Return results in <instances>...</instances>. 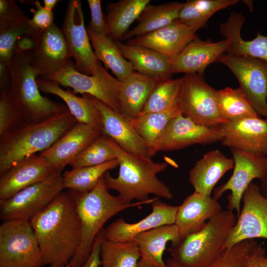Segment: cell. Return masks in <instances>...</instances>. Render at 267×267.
<instances>
[{
    "mask_svg": "<svg viewBox=\"0 0 267 267\" xmlns=\"http://www.w3.org/2000/svg\"><path fill=\"white\" fill-rule=\"evenodd\" d=\"M30 222L39 245L42 267H66L82 236L81 221L68 191L60 192Z\"/></svg>",
    "mask_w": 267,
    "mask_h": 267,
    "instance_id": "cell-1",
    "label": "cell"
},
{
    "mask_svg": "<svg viewBox=\"0 0 267 267\" xmlns=\"http://www.w3.org/2000/svg\"><path fill=\"white\" fill-rule=\"evenodd\" d=\"M114 148L118 161L119 171L117 177L109 172L103 176L108 189L116 191L125 202L132 203L149 200V195L167 199L173 198L169 187L158 178L157 175L168 167L166 162L157 163L151 158L127 152L114 141Z\"/></svg>",
    "mask_w": 267,
    "mask_h": 267,
    "instance_id": "cell-2",
    "label": "cell"
},
{
    "mask_svg": "<svg viewBox=\"0 0 267 267\" xmlns=\"http://www.w3.org/2000/svg\"><path fill=\"white\" fill-rule=\"evenodd\" d=\"M68 191L74 202L81 221L82 236L76 253L66 267L81 266L87 261L96 237L108 220L128 208L151 204L156 198L127 203L119 196H113L109 192L103 177L89 192Z\"/></svg>",
    "mask_w": 267,
    "mask_h": 267,
    "instance_id": "cell-3",
    "label": "cell"
},
{
    "mask_svg": "<svg viewBox=\"0 0 267 267\" xmlns=\"http://www.w3.org/2000/svg\"><path fill=\"white\" fill-rule=\"evenodd\" d=\"M77 123L68 111L40 122H23L0 137V176L20 160L47 149Z\"/></svg>",
    "mask_w": 267,
    "mask_h": 267,
    "instance_id": "cell-4",
    "label": "cell"
},
{
    "mask_svg": "<svg viewBox=\"0 0 267 267\" xmlns=\"http://www.w3.org/2000/svg\"><path fill=\"white\" fill-rule=\"evenodd\" d=\"M237 217L232 211L222 210L198 231L181 240L170 251L172 258L186 267H205L223 251L226 239Z\"/></svg>",
    "mask_w": 267,
    "mask_h": 267,
    "instance_id": "cell-5",
    "label": "cell"
},
{
    "mask_svg": "<svg viewBox=\"0 0 267 267\" xmlns=\"http://www.w3.org/2000/svg\"><path fill=\"white\" fill-rule=\"evenodd\" d=\"M30 53H15L9 65L10 91L24 122L38 123L69 111L65 104L43 96L30 63Z\"/></svg>",
    "mask_w": 267,
    "mask_h": 267,
    "instance_id": "cell-6",
    "label": "cell"
},
{
    "mask_svg": "<svg viewBox=\"0 0 267 267\" xmlns=\"http://www.w3.org/2000/svg\"><path fill=\"white\" fill-rule=\"evenodd\" d=\"M39 245L29 221H3L0 226V267H41Z\"/></svg>",
    "mask_w": 267,
    "mask_h": 267,
    "instance_id": "cell-7",
    "label": "cell"
},
{
    "mask_svg": "<svg viewBox=\"0 0 267 267\" xmlns=\"http://www.w3.org/2000/svg\"><path fill=\"white\" fill-rule=\"evenodd\" d=\"M64 189L62 174L55 171L45 179L28 186L0 201V219L3 221H30L43 211Z\"/></svg>",
    "mask_w": 267,
    "mask_h": 267,
    "instance_id": "cell-8",
    "label": "cell"
},
{
    "mask_svg": "<svg viewBox=\"0 0 267 267\" xmlns=\"http://www.w3.org/2000/svg\"><path fill=\"white\" fill-rule=\"evenodd\" d=\"M74 64L44 78L72 88L75 94H89L120 113L119 94L121 82L109 73L99 61L96 72L91 75L79 72Z\"/></svg>",
    "mask_w": 267,
    "mask_h": 267,
    "instance_id": "cell-9",
    "label": "cell"
},
{
    "mask_svg": "<svg viewBox=\"0 0 267 267\" xmlns=\"http://www.w3.org/2000/svg\"><path fill=\"white\" fill-rule=\"evenodd\" d=\"M217 62L229 68L257 113L267 118V63L254 57L225 53Z\"/></svg>",
    "mask_w": 267,
    "mask_h": 267,
    "instance_id": "cell-10",
    "label": "cell"
},
{
    "mask_svg": "<svg viewBox=\"0 0 267 267\" xmlns=\"http://www.w3.org/2000/svg\"><path fill=\"white\" fill-rule=\"evenodd\" d=\"M182 79L179 104L183 115L205 126L223 124L218 108V90L198 74H185Z\"/></svg>",
    "mask_w": 267,
    "mask_h": 267,
    "instance_id": "cell-11",
    "label": "cell"
},
{
    "mask_svg": "<svg viewBox=\"0 0 267 267\" xmlns=\"http://www.w3.org/2000/svg\"><path fill=\"white\" fill-rule=\"evenodd\" d=\"M234 161L233 172L229 179L213 191V198L218 200L223 193L230 190L227 210L237 213L241 211V202L245 190L255 179L261 180L267 174V155L230 149Z\"/></svg>",
    "mask_w": 267,
    "mask_h": 267,
    "instance_id": "cell-12",
    "label": "cell"
},
{
    "mask_svg": "<svg viewBox=\"0 0 267 267\" xmlns=\"http://www.w3.org/2000/svg\"><path fill=\"white\" fill-rule=\"evenodd\" d=\"M242 202L240 214L224 249L246 240H267V200L262 194L258 184L252 182L249 185L243 193Z\"/></svg>",
    "mask_w": 267,
    "mask_h": 267,
    "instance_id": "cell-13",
    "label": "cell"
},
{
    "mask_svg": "<svg viewBox=\"0 0 267 267\" xmlns=\"http://www.w3.org/2000/svg\"><path fill=\"white\" fill-rule=\"evenodd\" d=\"M61 31L79 72L93 75L97 68L96 59L84 24L82 2L70 0L66 9Z\"/></svg>",
    "mask_w": 267,
    "mask_h": 267,
    "instance_id": "cell-14",
    "label": "cell"
},
{
    "mask_svg": "<svg viewBox=\"0 0 267 267\" xmlns=\"http://www.w3.org/2000/svg\"><path fill=\"white\" fill-rule=\"evenodd\" d=\"M61 30L53 23L48 29L37 31L35 45L30 53V63L37 76L46 78L73 62Z\"/></svg>",
    "mask_w": 267,
    "mask_h": 267,
    "instance_id": "cell-15",
    "label": "cell"
},
{
    "mask_svg": "<svg viewBox=\"0 0 267 267\" xmlns=\"http://www.w3.org/2000/svg\"><path fill=\"white\" fill-rule=\"evenodd\" d=\"M222 138L220 125H201L181 114L171 121L153 152L155 155L159 151L178 150L194 144H209L220 141Z\"/></svg>",
    "mask_w": 267,
    "mask_h": 267,
    "instance_id": "cell-16",
    "label": "cell"
},
{
    "mask_svg": "<svg viewBox=\"0 0 267 267\" xmlns=\"http://www.w3.org/2000/svg\"><path fill=\"white\" fill-rule=\"evenodd\" d=\"M220 127L223 146L267 155V118L246 117L228 121Z\"/></svg>",
    "mask_w": 267,
    "mask_h": 267,
    "instance_id": "cell-17",
    "label": "cell"
},
{
    "mask_svg": "<svg viewBox=\"0 0 267 267\" xmlns=\"http://www.w3.org/2000/svg\"><path fill=\"white\" fill-rule=\"evenodd\" d=\"M92 97L100 113L102 134L127 152L150 158L154 156L151 148L134 128L131 119Z\"/></svg>",
    "mask_w": 267,
    "mask_h": 267,
    "instance_id": "cell-18",
    "label": "cell"
},
{
    "mask_svg": "<svg viewBox=\"0 0 267 267\" xmlns=\"http://www.w3.org/2000/svg\"><path fill=\"white\" fill-rule=\"evenodd\" d=\"M102 134L99 127L78 122L46 150L39 153L55 171L63 169L98 136Z\"/></svg>",
    "mask_w": 267,
    "mask_h": 267,
    "instance_id": "cell-19",
    "label": "cell"
},
{
    "mask_svg": "<svg viewBox=\"0 0 267 267\" xmlns=\"http://www.w3.org/2000/svg\"><path fill=\"white\" fill-rule=\"evenodd\" d=\"M152 211L142 220L128 223L121 218L104 229L105 239L118 242L133 241L136 236L161 226L175 224L178 206L162 202L156 197Z\"/></svg>",
    "mask_w": 267,
    "mask_h": 267,
    "instance_id": "cell-20",
    "label": "cell"
},
{
    "mask_svg": "<svg viewBox=\"0 0 267 267\" xmlns=\"http://www.w3.org/2000/svg\"><path fill=\"white\" fill-rule=\"evenodd\" d=\"M54 171L40 155L34 154L20 160L0 176V202L45 179Z\"/></svg>",
    "mask_w": 267,
    "mask_h": 267,
    "instance_id": "cell-21",
    "label": "cell"
},
{
    "mask_svg": "<svg viewBox=\"0 0 267 267\" xmlns=\"http://www.w3.org/2000/svg\"><path fill=\"white\" fill-rule=\"evenodd\" d=\"M197 38L195 33L178 19L156 31L129 40L126 44L150 48L172 61L189 43Z\"/></svg>",
    "mask_w": 267,
    "mask_h": 267,
    "instance_id": "cell-22",
    "label": "cell"
},
{
    "mask_svg": "<svg viewBox=\"0 0 267 267\" xmlns=\"http://www.w3.org/2000/svg\"><path fill=\"white\" fill-rule=\"evenodd\" d=\"M228 41H202L198 38L189 43L172 61V74L183 73L202 76L205 69L226 52Z\"/></svg>",
    "mask_w": 267,
    "mask_h": 267,
    "instance_id": "cell-23",
    "label": "cell"
},
{
    "mask_svg": "<svg viewBox=\"0 0 267 267\" xmlns=\"http://www.w3.org/2000/svg\"><path fill=\"white\" fill-rule=\"evenodd\" d=\"M222 210L220 204L211 196L194 191L178 206L175 224L181 239L200 230Z\"/></svg>",
    "mask_w": 267,
    "mask_h": 267,
    "instance_id": "cell-24",
    "label": "cell"
},
{
    "mask_svg": "<svg viewBox=\"0 0 267 267\" xmlns=\"http://www.w3.org/2000/svg\"><path fill=\"white\" fill-rule=\"evenodd\" d=\"M233 166L232 158L227 157L219 150L209 151L190 170L189 182L194 191L211 196L217 183Z\"/></svg>",
    "mask_w": 267,
    "mask_h": 267,
    "instance_id": "cell-25",
    "label": "cell"
},
{
    "mask_svg": "<svg viewBox=\"0 0 267 267\" xmlns=\"http://www.w3.org/2000/svg\"><path fill=\"white\" fill-rule=\"evenodd\" d=\"M244 22L245 17L242 14L232 11L226 22L220 25L221 34L228 41L226 54L250 56L267 63V37L258 33L252 40H244L241 35Z\"/></svg>",
    "mask_w": 267,
    "mask_h": 267,
    "instance_id": "cell-26",
    "label": "cell"
},
{
    "mask_svg": "<svg viewBox=\"0 0 267 267\" xmlns=\"http://www.w3.org/2000/svg\"><path fill=\"white\" fill-rule=\"evenodd\" d=\"M161 79L133 71L121 82L119 94L120 113L131 120L139 116Z\"/></svg>",
    "mask_w": 267,
    "mask_h": 267,
    "instance_id": "cell-27",
    "label": "cell"
},
{
    "mask_svg": "<svg viewBox=\"0 0 267 267\" xmlns=\"http://www.w3.org/2000/svg\"><path fill=\"white\" fill-rule=\"evenodd\" d=\"M37 83L40 91L62 99L78 122L102 129L100 113L91 95L83 94L81 97L77 96L69 89L65 90L57 83L42 77L37 79Z\"/></svg>",
    "mask_w": 267,
    "mask_h": 267,
    "instance_id": "cell-28",
    "label": "cell"
},
{
    "mask_svg": "<svg viewBox=\"0 0 267 267\" xmlns=\"http://www.w3.org/2000/svg\"><path fill=\"white\" fill-rule=\"evenodd\" d=\"M115 42L134 71L153 78L171 79L172 61L169 58L146 47Z\"/></svg>",
    "mask_w": 267,
    "mask_h": 267,
    "instance_id": "cell-29",
    "label": "cell"
},
{
    "mask_svg": "<svg viewBox=\"0 0 267 267\" xmlns=\"http://www.w3.org/2000/svg\"><path fill=\"white\" fill-rule=\"evenodd\" d=\"M181 240L177 226L172 224L139 234L134 241L138 247L141 260L155 267H167L163 255L167 243L171 242L175 247Z\"/></svg>",
    "mask_w": 267,
    "mask_h": 267,
    "instance_id": "cell-30",
    "label": "cell"
},
{
    "mask_svg": "<svg viewBox=\"0 0 267 267\" xmlns=\"http://www.w3.org/2000/svg\"><path fill=\"white\" fill-rule=\"evenodd\" d=\"M150 0H120L106 5V36L115 41L122 40L131 25L137 19Z\"/></svg>",
    "mask_w": 267,
    "mask_h": 267,
    "instance_id": "cell-31",
    "label": "cell"
},
{
    "mask_svg": "<svg viewBox=\"0 0 267 267\" xmlns=\"http://www.w3.org/2000/svg\"><path fill=\"white\" fill-rule=\"evenodd\" d=\"M183 3L168 2L158 5L148 4L138 17L137 24L127 32L122 40H130L154 32L178 19Z\"/></svg>",
    "mask_w": 267,
    "mask_h": 267,
    "instance_id": "cell-32",
    "label": "cell"
},
{
    "mask_svg": "<svg viewBox=\"0 0 267 267\" xmlns=\"http://www.w3.org/2000/svg\"><path fill=\"white\" fill-rule=\"evenodd\" d=\"M96 59L110 69L121 82L134 71L132 63L122 54L116 43L111 38L99 35L87 28Z\"/></svg>",
    "mask_w": 267,
    "mask_h": 267,
    "instance_id": "cell-33",
    "label": "cell"
},
{
    "mask_svg": "<svg viewBox=\"0 0 267 267\" xmlns=\"http://www.w3.org/2000/svg\"><path fill=\"white\" fill-rule=\"evenodd\" d=\"M238 0H188L183 3L178 19L195 33L217 11L235 5Z\"/></svg>",
    "mask_w": 267,
    "mask_h": 267,
    "instance_id": "cell-34",
    "label": "cell"
},
{
    "mask_svg": "<svg viewBox=\"0 0 267 267\" xmlns=\"http://www.w3.org/2000/svg\"><path fill=\"white\" fill-rule=\"evenodd\" d=\"M183 114L179 104L164 111L140 115L131 120L132 123L139 135L153 148L171 121ZM153 154L154 155L153 152Z\"/></svg>",
    "mask_w": 267,
    "mask_h": 267,
    "instance_id": "cell-35",
    "label": "cell"
},
{
    "mask_svg": "<svg viewBox=\"0 0 267 267\" xmlns=\"http://www.w3.org/2000/svg\"><path fill=\"white\" fill-rule=\"evenodd\" d=\"M119 166L117 159L101 165L72 168L62 174L64 189L85 193L93 189L104 175Z\"/></svg>",
    "mask_w": 267,
    "mask_h": 267,
    "instance_id": "cell-36",
    "label": "cell"
},
{
    "mask_svg": "<svg viewBox=\"0 0 267 267\" xmlns=\"http://www.w3.org/2000/svg\"><path fill=\"white\" fill-rule=\"evenodd\" d=\"M218 102L223 123L246 117L260 116L240 88L228 87L218 90Z\"/></svg>",
    "mask_w": 267,
    "mask_h": 267,
    "instance_id": "cell-37",
    "label": "cell"
},
{
    "mask_svg": "<svg viewBox=\"0 0 267 267\" xmlns=\"http://www.w3.org/2000/svg\"><path fill=\"white\" fill-rule=\"evenodd\" d=\"M102 267H135L140 259L135 241L118 242L103 239L100 247Z\"/></svg>",
    "mask_w": 267,
    "mask_h": 267,
    "instance_id": "cell-38",
    "label": "cell"
},
{
    "mask_svg": "<svg viewBox=\"0 0 267 267\" xmlns=\"http://www.w3.org/2000/svg\"><path fill=\"white\" fill-rule=\"evenodd\" d=\"M182 77L162 79L150 95L140 115L169 110L179 103Z\"/></svg>",
    "mask_w": 267,
    "mask_h": 267,
    "instance_id": "cell-39",
    "label": "cell"
},
{
    "mask_svg": "<svg viewBox=\"0 0 267 267\" xmlns=\"http://www.w3.org/2000/svg\"><path fill=\"white\" fill-rule=\"evenodd\" d=\"M116 159L114 141L101 134L69 164L72 168L94 166Z\"/></svg>",
    "mask_w": 267,
    "mask_h": 267,
    "instance_id": "cell-40",
    "label": "cell"
},
{
    "mask_svg": "<svg viewBox=\"0 0 267 267\" xmlns=\"http://www.w3.org/2000/svg\"><path fill=\"white\" fill-rule=\"evenodd\" d=\"M29 18L0 30V61L8 66L15 53L14 46L17 40L24 35H35L37 31L31 26Z\"/></svg>",
    "mask_w": 267,
    "mask_h": 267,
    "instance_id": "cell-41",
    "label": "cell"
},
{
    "mask_svg": "<svg viewBox=\"0 0 267 267\" xmlns=\"http://www.w3.org/2000/svg\"><path fill=\"white\" fill-rule=\"evenodd\" d=\"M258 244L246 240L225 248L212 263L205 267H243Z\"/></svg>",
    "mask_w": 267,
    "mask_h": 267,
    "instance_id": "cell-42",
    "label": "cell"
},
{
    "mask_svg": "<svg viewBox=\"0 0 267 267\" xmlns=\"http://www.w3.org/2000/svg\"><path fill=\"white\" fill-rule=\"evenodd\" d=\"M24 122L10 89L0 93V137L12 131Z\"/></svg>",
    "mask_w": 267,
    "mask_h": 267,
    "instance_id": "cell-43",
    "label": "cell"
},
{
    "mask_svg": "<svg viewBox=\"0 0 267 267\" xmlns=\"http://www.w3.org/2000/svg\"><path fill=\"white\" fill-rule=\"evenodd\" d=\"M28 18L13 0H0V30Z\"/></svg>",
    "mask_w": 267,
    "mask_h": 267,
    "instance_id": "cell-44",
    "label": "cell"
},
{
    "mask_svg": "<svg viewBox=\"0 0 267 267\" xmlns=\"http://www.w3.org/2000/svg\"><path fill=\"white\" fill-rule=\"evenodd\" d=\"M35 8H31L33 17L29 19L31 26L36 31L48 29L54 23L53 13L42 6L39 0L34 1Z\"/></svg>",
    "mask_w": 267,
    "mask_h": 267,
    "instance_id": "cell-45",
    "label": "cell"
},
{
    "mask_svg": "<svg viewBox=\"0 0 267 267\" xmlns=\"http://www.w3.org/2000/svg\"><path fill=\"white\" fill-rule=\"evenodd\" d=\"M91 19L87 27L93 32L106 36V16L104 14L100 0H88Z\"/></svg>",
    "mask_w": 267,
    "mask_h": 267,
    "instance_id": "cell-46",
    "label": "cell"
},
{
    "mask_svg": "<svg viewBox=\"0 0 267 267\" xmlns=\"http://www.w3.org/2000/svg\"><path fill=\"white\" fill-rule=\"evenodd\" d=\"M104 238V229H103L96 237L90 254L87 261L82 265L73 267H99L101 266L100 247Z\"/></svg>",
    "mask_w": 267,
    "mask_h": 267,
    "instance_id": "cell-47",
    "label": "cell"
},
{
    "mask_svg": "<svg viewBox=\"0 0 267 267\" xmlns=\"http://www.w3.org/2000/svg\"><path fill=\"white\" fill-rule=\"evenodd\" d=\"M243 267H267L266 249L258 244Z\"/></svg>",
    "mask_w": 267,
    "mask_h": 267,
    "instance_id": "cell-48",
    "label": "cell"
},
{
    "mask_svg": "<svg viewBox=\"0 0 267 267\" xmlns=\"http://www.w3.org/2000/svg\"><path fill=\"white\" fill-rule=\"evenodd\" d=\"M37 33L35 35H27L21 37L15 44L14 52L18 53L31 52L35 45Z\"/></svg>",
    "mask_w": 267,
    "mask_h": 267,
    "instance_id": "cell-49",
    "label": "cell"
},
{
    "mask_svg": "<svg viewBox=\"0 0 267 267\" xmlns=\"http://www.w3.org/2000/svg\"><path fill=\"white\" fill-rule=\"evenodd\" d=\"M11 74L9 67L4 62L0 61V90L2 91L10 89Z\"/></svg>",
    "mask_w": 267,
    "mask_h": 267,
    "instance_id": "cell-50",
    "label": "cell"
},
{
    "mask_svg": "<svg viewBox=\"0 0 267 267\" xmlns=\"http://www.w3.org/2000/svg\"><path fill=\"white\" fill-rule=\"evenodd\" d=\"M260 181L259 188L260 191L263 196L267 200V174L266 176Z\"/></svg>",
    "mask_w": 267,
    "mask_h": 267,
    "instance_id": "cell-51",
    "label": "cell"
},
{
    "mask_svg": "<svg viewBox=\"0 0 267 267\" xmlns=\"http://www.w3.org/2000/svg\"><path fill=\"white\" fill-rule=\"evenodd\" d=\"M59 1L58 0H44V6L47 9L52 11Z\"/></svg>",
    "mask_w": 267,
    "mask_h": 267,
    "instance_id": "cell-52",
    "label": "cell"
},
{
    "mask_svg": "<svg viewBox=\"0 0 267 267\" xmlns=\"http://www.w3.org/2000/svg\"><path fill=\"white\" fill-rule=\"evenodd\" d=\"M166 264L167 267H186L183 265L172 258L167 260Z\"/></svg>",
    "mask_w": 267,
    "mask_h": 267,
    "instance_id": "cell-53",
    "label": "cell"
},
{
    "mask_svg": "<svg viewBox=\"0 0 267 267\" xmlns=\"http://www.w3.org/2000/svg\"><path fill=\"white\" fill-rule=\"evenodd\" d=\"M135 267H155L144 262L140 259L138 263Z\"/></svg>",
    "mask_w": 267,
    "mask_h": 267,
    "instance_id": "cell-54",
    "label": "cell"
}]
</instances>
